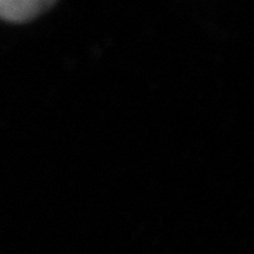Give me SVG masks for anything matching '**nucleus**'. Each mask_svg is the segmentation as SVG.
<instances>
[{"mask_svg":"<svg viewBox=\"0 0 254 254\" xmlns=\"http://www.w3.org/2000/svg\"><path fill=\"white\" fill-rule=\"evenodd\" d=\"M54 4L48 0H0V20L14 24L30 23Z\"/></svg>","mask_w":254,"mask_h":254,"instance_id":"obj_1","label":"nucleus"}]
</instances>
